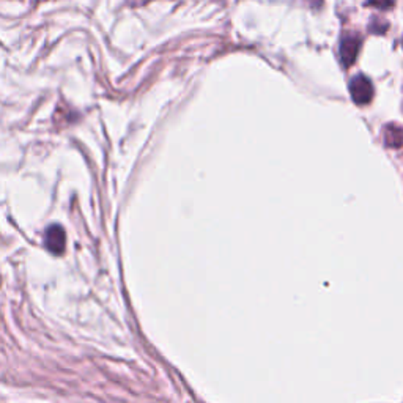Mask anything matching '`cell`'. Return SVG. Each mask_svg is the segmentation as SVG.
<instances>
[{
  "label": "cell",
  "instance_id": "7a4b0ae2",
  "mask_svg": "<svg viewBox=\"0 0 403 403\" xmlns=\"http://www.w3.org/2000/svg\"><path fill=\"white\" fill-rule=\"evenodd\" d=\"M361 49V37L356 33H347L340 41V60L345 68H350L356 62Z\"/></svg>",
  "mask_w": 403,
  "mask_h": 403
},
{
  "label": "cell",
  "instance_id": "52a82bcc",
  "mask_svg": "<svg viewBox=\"0 0 403 403\" xmlns=\"http://www.w3.org/2000/svg\"><path fill=\"white\" fill-rule=\"evenodd\" d=\"M148 2H150V0H131L132 5H145Z\"/></svg>",
  "mask_w": 403,
  "mask_h": 403
},
{
  "label": "cell",
  "instance_id": "ba28073f",
  "mask_svg": "<svg viewBox=\"0 0 403 403\" xmlns=\"http://www.w3.org/2000/svg\"><path fill=\"white\" fill-rule=\"evenodd\" d=\"M402 47H403V40H402Z\"/></svg>",
  "mask_w": 403,
  "mask_h": 403
},
{
  "label": "cell",
  "instance_id": "5b68a950",
  "mask_svg": "<svg viewBox=\"0 0 403 403\" xmlns=\"http://www.w3.org/2000/svg\"><path fill=\"white\" fill-rule=\"evenodd\" d=\"M388 29H389L388 22L384 21V19H381V17L375 16L374 19L370 21V27H369V30H370L372 33H375V35H383V33H386V32H388Z\"/></svg>",
  "mask_w": 403,
  "mask_h": 403
},
{
  "label": "cell",
  "instance_id": "277c9868",
  "mask_svg": "<svg viewBox=\"0 0 403 403\" xmlns=\"http://www.w3.org/2000/svg\"><path fill=\"white\" fill-rule=\"evenodd\" d=\"M384 143L389 148H400L403 147V128L400 125L389 123L388 126H384L383 131Z\"/></svg>",
  "mask_w": 403,
  "mask_h": 403
},
{
  "label": "cell",
  "instance_id": "6da1fadb",
  "mask_svg": "<svg viewBox=\"0 0 403 403\" xmlns=\"http://www.w3.org/2000/svg\"><path fill=\"white\" fill-rule=\"evenodd\" d=\"M350 95L356 104H369L374 98V86H372L369 77H365L364 74L354 76L350 81Z\"/></svg>",
  "mask_w": 403,
  "mask_h": 403
},
{
  "label": "cell",
  "instance_id": "8992f818",
  "mask_svg": "<svg viewBox=\"0 0 403 403\" xmlns=\"http://www.w3.org/2000/svg\"><path fill=\"white\" fill-rule=\"evenodd\" d=\"M365 3L378 10H390L395 5V0H367Z\"/></svg>",
  "mask_w": 403,
  "mask_h": 403
},
{
  "label": "cell",
  "instance_id": "3957f363",
  "mask_svg": "<svg viewBox=\"0 0 403 403\" xmlns=\"http://www.w3.org/2000/svg\"><path fill=\"white\" fill-rule=\"evenodd\" d=\"M66 235L65 230L58 224H54L46 230L45 235V246L47 251L52 252L54 255H62L65 252Z\"/></svg>",
  "mask_w": 403,
  "mask_h": 403
}]
</instances>
